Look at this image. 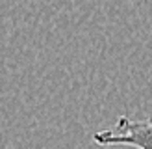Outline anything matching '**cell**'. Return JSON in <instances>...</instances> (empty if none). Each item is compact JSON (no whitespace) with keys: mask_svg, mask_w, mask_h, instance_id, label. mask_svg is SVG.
I'll return each mask as SVG.
<instances>
[{"mask_svg":"<svg viewBox=\"0 0 152 149\" xmlns=\"http://www.w3.org/2000/svg\"><path fill=\"white\" fill-rule=\"evenodd\" d=\"M98 145H128L134 149H152V117L130 119L121 116L111 129L93 134Z\"/></svg>","mask_w":152,"mask_h":149,"instance_id":"6da1fadb","label":"cell"}]
</instances>
